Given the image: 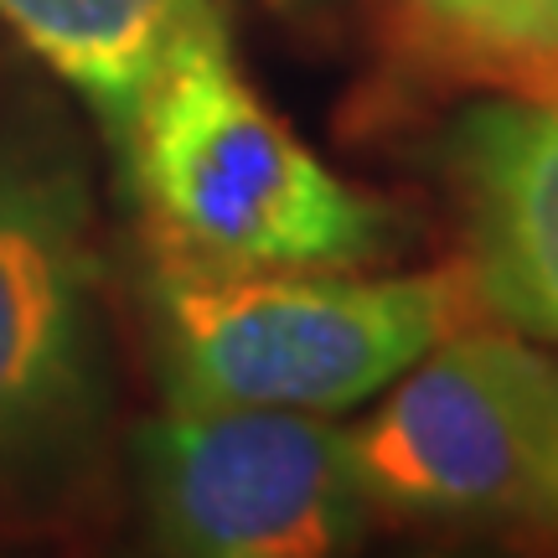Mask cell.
Instances as JSON below:
<instances>
[{"label": "cell", "mask_w": 558, "mask_h": 558, "mask_svg": "<svg viewBox=\"0 0 558 558\" xmlns=\"http://www.w3.org/2000/svg\"><path fill=\"white\" fill-rule=\"evenodd\" d=\"M160 259L275 275L367 269L393 254V207L341 181L239 73L228 26L181 52L124 130Z\"/></svg>", "instance_id": "obj_1"}, {"label": "cell", "mask_w": 558, "mask_h": 558, "mask_svg": "<svg viewBox=\"0 0 558 558\" xmlns=\"http://www.w3.org/2000/svg\"><path fill=\"white\" fill-rule=\"evenodd\" d=\"M0 21L124 140L171 62L222 26L218 0H0Z\"/></svg>", "instance_id": "obj_7"}, {"label": "cell", "mask_w": 558, "mask_h": 558, "mask_svg": "<svg viewBox=\"0 0 558 558\" xmlns=\"http://www.w3.org/2000/svg\"><path fill=\"white\" fill-rule=\"evenodd\" d=\"M533 527H543L548 538H558V460H554V476H548V492H543V507L533 512Z\"/></svg>", "instance_id": "obj_9"}, {"label": "cell", "mask_w": 558, "mask_h": 558, "mask_svg": "<svg viewBox=\"0 0 558 558\" xmlns=\"http://www.w3.org/2000/svg\"><path fill=\"white\" fill-rule=\"evenodd\" d=\"M135 481L150 538L192 558H331L378 518L352 435L295 409H171L140 424Z\"/></svg>", "instance_id": "obj_4"}, {"label": "cell", "mask_w": 558, "mask_h": 558, "mask_svg": "<svg viewBox=\"0 0 558 558\" xmlns=\"http://www.w3.org/2000/svg\"><path fill=\"white\" fill-rule=\"evenodd\" d=\"M445 166L481 305L522 337L558 347V94L471 104L450 130Z\"/></svg>", "instance_id": "obj_6"}, {"label": "cell", "mask_w": 558, "mask_h": 558, "mask_svg": "<svg viewBox=\"0 0 558 558\" xmlns=\"http://www.w3.org/2000/svg\"><path fill=\"white\" fill-rule=\"evenodd\" d=\"M347 435L383 518L533 522L558 460V362L522 331L460 326Z\"/></svg>", "instance_id": "obj_3"}, {"label": "cell", "mask_w": 558, "mask_h": 558, "mask_svg": "<svg viewBox=\"0 0 558 558\" xmlns=\"http://www.w3.org/2000/svg\"><path fill=\"white\" fill-rule=\"evenodd\" d=\"M150 305L171 409L347 414L471 326L481 290L465 264L424 275H222L156 254Z\"/></svg>", "instance_id": "obj_2"}, {"label": "cell", "mask_w": 558, "mask_h": 558, "mask_svg": "<svg viewBox=\"0 0 558 558\" xmlns=\"http://www.w3.org/2000/svg\"><path fill=\"white\" fill-rule=\"evenodd\" d=\"M275 5H300V0H275Z\"/></svg>", "instance_id": "obj_10"}, {"label": "cell", "mask_w": 558, "mask_h": 558, "mask_svg": "<svg viewBox=\"0 0 558 558\" xmlns=\"http://www.w3.org/2000/svg\"><path fill=\"white\" fill-rule=\"evenodd\" d=\"M104 409L88 186L58 156H0V476L78 450Z\"/></svg>", "instance_id": "obj_5"}, {"label": "cell", "mask_w": 558, "mask_h": 558, "mask_svg": "<svg viewBox=\"0 0 558 558\" xmlns=\"http://www.w3.org/2000/svg\"><path fill=\"white\" fill-rule=\"evenodd\" d=\"M424 52L501 94H558V0H409Z\"/></svg>", "instance_id": "obj_8"}]
</instances>
